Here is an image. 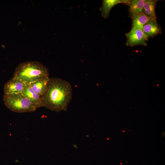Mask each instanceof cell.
<instances>
[{"mask_svg":"<svg viewBox=\"0 0 165 165\" xmlns=\"http://www.w3.org/2000/svg\"><path fill=\"white\" fill-rule=\"evenodd\" d=\"M142 31L147 41L150 38H153L162 33L161 28L157 21L149 19L144 25Z\"/></svg>","mask_w":165,"mask_h":165,"instance_id":"5b68a950","label":"cell"},{"mask_svg":"<svg viewBox=\"0 0 165 165\" xmlns=\"http://www.w3.org/2000/svg\"><path fill=\"white\" fill-rule=\"evenodd\" d=\"M49 76L48 69L45 66L39 62L32 61L20 64L15 69L13 77L28 85Z\"/></svg>","mask_w":165,"mask_h":165,"instance_id":"7a4b0ae2","label":"cell"},{"mask_svg":"<svg viewBox=\"0 0 165 165\" xmlns=\"http://www.w3.org/2000/svg\"><path fill=\"white\" fill-rule=\"evenodd\" d=\"M26 85L20 80L13 77L7 82L4 86L5 94H11L22 93Z\"/></svg>","mask_w":165,"mask_h":165,"instance_id":"8992f818","label":"cell"},{"mask_svg":"<svg viewBox=\"0 0 165 165\" xmlns=\"http://www.w3.org/2000/svg\"><path fill=\"white\" fill-rule=\"evenodd\" d=\"M145 0H131L128 6L130 17L132 18L142 12Z\"/></svg>","mask_w":165,"mask_h":165,"instance_id":"8fae6325","label":"cell"},{"mask_svg":"<svg viewBox=\"0 0 165 165\" xmlns=\"http://www.w3.org/2000/svg\"><path fill=\"white\" fill-rule=\"evenodd\" d=\"M72 97L70 84L60 78H50L47 90L41 97L44 107L59 112L66 111Z\"/></svg>","mask_w":165,"mask_h":165,"instance_id":"6da1fadb","label":"cell"},{"mask_svg":"<svg viewBox=\"0 0 165 165\" xmlns=\"http://www.w3.org/2000/svg\"><path fill=\"white\" fill-rule=\"evenodd\" d=\"M50 79L49 77L41 79L29 85L34 91L42 97L47 90Z\"/></svg>","mask_w":165,"mask_h":165,"instance_id":"ba28073f","label":"cell"},{"mask_svg":"<svg viewBox=\"0 0 165 165\" xmlns=\"http://www.w3.org/2000/svg\"><path fill=\"white\" fill-rule=\"evenodd\" d=\"M124 0H104L101 10V16L104 18H106L109 16L112 8L116 5L124 3Z\"/></svg>","mask_w":165,"mask_h":165,"instance_id":"30bf717a","label":"cell"},{"mask_svg":"<svg viewBox=\"0 0 165 165\" xmlns=\"http://www.w3.org/2000/svg\"><path fill=\"white\" fill-rule=\"evenodd\" d=\"M132 27H135L142 30L144 25L148 21L149 18L142 13H140L132 18Z\"/></svg>","mask_w":165,"mask_h":165,"instance_id":"7c38bea8","label":"cell"},{"mask_svg":"<svg viewBox=\"0 0 165 165\" xmlns=\"http://www.w3.org/2000/svg\"><path fill=\"white\" fill-rule=\"evenodd\" d=\"M158 1V0H145L141 13L149 19L157 21L155 8Z\"/></svg>","mask_w":165,"mask_h":165,"instance_id":"9c48e42d","label":"cell"},{"mask_svg":"<svg viewBox=\"0 0 165 165\" xmlns=\"http://www.w3.org/2000/svg\"><path fill=\"white\" fill-rule=\"evenodd\" d=\"M22 93L37 108L44 107L41 97L34 91L29 85H26Z\"/></svg>","mask_w":165,"mask_h":165,"instance_id":"52a82bcc","label":"cell"},{"mask_svg":"<svg viewBox=\"0 0 165 165\" xmlns=\"http://www.w3.org/2000/svg\"><path fill=\"white\" fill-rule=\"evenodd\" d=\"M3 100L6 106L11 111L18 113L33 112L36 107L22 94H4Z\"/></svg>","mask_w":165,"mask_h":165,"instance_id":"3957f363","label":"cell"},{"mask_svg":"<svg viewBox=\"0 0 165 165\" xmlns=\"http://www.w3.org/2000/svg\"><path fill=\"white\" fill-rule=\"evenodd\" d=\"M127 41L126 45L131 47L138 45L147 46L146 39L142 30L139 28L132 27L130 31L126 34Z\"/></svg>","mask_w":165,"mask_h":165,"instance_id":"277c9868","label":"cell"}]
</instances>
